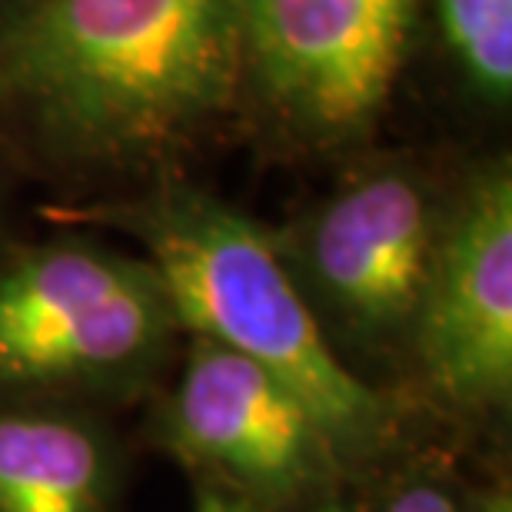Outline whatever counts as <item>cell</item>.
Segmentation results:
<instances>
[{
  "label": "cell",
  "mask_w": 512,
  "mask_h": 512,
  "mask_svg": "<svg viewBox=\"0 0 512 512\" xmlns=\"http://www.w3.org/2000/svg\"><path fill=\"white\" fill-rule=\"evenodd\" d=\"M237 120L240 0H37L0 37V163L47 200L193 173Z\"/></svg>",
  "instance_id": "cell-1"
},
{
  "label": "cell",
  "mask_w": 512,
  "mask_h": 512,
  "mask_svg": "<svg viewBox=\"0 0 512 512\" xmlns=\"http://www.w3.org/2000/svg\"><path fill=\"white\" fill-rule=\"evenodd\" d=\"M57 227L107 233L160 273L183 336L247 356L286 383L330 429L353 473L433 429L403 399L353 380L316 330L270 243L266 220L237 207L197 173L34 207Z\"/></svg>",
  "instance_id": "cell-2"
},
{
  "label": "cell",
  "mask_w": 512,
  "mask_h": 512,
  "mask_svg": "<svg viewBox=\"0 0 512 512\" xmlns=\"http://www.w3.org/2000/svg\"><path fill=\"white\" fill-rule=\"evenodd\" d=\"M456 157L453 143L380 140L326 167L320 190L283 220L266 223L336 363L363 386L403 403Z\"/></svg>",
  "instance_id": "cell-3"
},
{
  "label": "cell",
  "mask_w": 512,
  "mask_h": 512,
  "mask_svg": "<svg viewBox=\"0 0 512 512\" xmlns=\"http://www.w3.org/2000/svg\"><path fill=\"white\" fill-rule=\"evenodd\" d=\"M183 326L160 273L107 233H20L0 253V399L137 413Z\"/></svg>",
  "instance_id": "cell-4"
},
{
  "label": "cell",
  "mask_w": 512,
  "mask_h": 512,
  "mask_svg": "<svg viewBox=\"0 0 512 512\" xmlns=\"http://www.w3.org/2000/svg\"><path fill=\"white\" fill-rule=\"evenodd\" d=\"M423 0H240L237 137L286 167L386 140L413 77Z\"/></svg>",
  "instance_id": "cell-5"
},
{
  "label": "cell",
  "mask_w": 512,
  "mask_h": 512,
  "mask_svg": "<svg viewBox=\"0 0 512 512\" xmlns=\"http://www.w3.org/2000/svg\"><path fill=\"white\" fill-rule=\"evenodd\" d=\"M406 403L466 453L512 433V153L456 157L453 193L409 353Z\"/></svg>",
  "instance_id": "cell-6"
},
{
  "label": "cell",
  "mask_w": 512,
  "mask_h": 512,
  "mask_svg": "<svg viewBox=\"0 0 512 512\" xmlns=\"http://www.w3.org/2000/svg\"><path fill=\"white\" fill-rule=\"evenodd\" d=\"M133 443L253 512H326L353 476L290 386L200 336H183L167 380L143 399Z\"/></svg>",
  "instance_id": "cell-7"
},
{
  "label": "cell",
  "mask_w": 512,
  "mask_h": 512,
  "mask_svg": "<svg viewBox=\"0 0 512 512\" xmlns=\"http://www.w3.org/2000/svg\"><path fill=\"white\" fill-rule=\"evenodd\" d=\"M133 456L124 416L0 399V512H127Z\"/></svg>",
  "instance_id": "cell-8"
},
{
  "label": "cell",
  "mask_w": 512,
  "mask_h": 512,
  "mask_svg": "<svg viewBox=\"0 0 512 512\" xmlns=\"http://www.w3.org/2000/svg\"><path fill=\"white\" fill-rule=\"evenodd\" d=\"M419 64L429 67L449 117L463 127V150L509 147L512 0H423Z\"/></svg>",
  "instance_id": "cell-9"
},
{
  "label": "cell",
  "mask_w": 512,
  "mask_h": 512,
  "mask_svg": "<svg viewBox=\"0 0 512 512\" xmlns=\"http://www.w3.org/2000/svg\"><path fill=\"white\" fill-rule=\"evenodd\" d=\"M469 453L423 429L380 463L346 479L326 512H463Z\"/></svg>",
  "instance_id": "cell-10"
},
{
  "label": "cell",
  "mask_w": 512,
  "mask_h": 512,
  "mask_svg": "<svg viewBox=\"0 0 512 512\" xmlns=\"http://www.w3.org/2000/svg\"><path fill=\"white\" fill-rule=\"evenodd\" d=\"M463 512H512L509 449H496V453H469L466 509Z\"/></svg>",
  "instance_id": "cell-11"
},
{
  "label": "cell",
  "mask_w": 512,
  "mask_h": 512,
  "mask_svg": "<svg viewBox=\"0 0 512 512\" xmlns=\"http://www.w3.org/2000/svg\"><path fill=\"white\" fill-rule=\"evenodd\" d=\"M20 200H24V183L0 163V253L24 233V223H20Z\"/></svg>",
  "instance_id": "cell-12"
},
{
  "label": "cell",
  "mask_w": 512,
  "mask_h": 512,
  "mask_svg": "<svg viewBox=\"0 0 512 512\" xmlns=\"http://www.w3.org/2000/svg\"><path fill=\"white\" fill-rule=\"evenodd\" d=\"M190 496H193V512H253L243 499L207 483H190Z\"/></svg>",
  "instance_id": "cell-13"
},
{
  "label": "cell",
  "mask_w": 512,
  "mask_h": 512,
  "mask_svg": "<svg viewBox=\"0 0 512 512\" xmlns=\"http://www.w3.org/2000/svg\"><path fill=\"white\" fill-rule=\"evenodd\" d=\"M34 4L37 0H0V37H4Z\"/></svg>",
  "instance_id": "cell-14"
}]
</instances>
